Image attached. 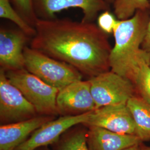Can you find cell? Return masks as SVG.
I'll return each mask as SVG.
<instances>
[{
    "label": "cell",
    "mask_w": 150,
    "mask_h": 150,
    "mask_svg": "<svg viewBox=\"0 0 150 150\" xmlns=\"http://www.w3.org/2000/svg\"><path fill=\"white\" fill-rule=\"evenodd\" d=\"M142 143L131 146L127 147L122 150H141V144Z\"/></svg>",
    "instance_id": "7402d4cb"
},
{
    "label": "cell",
    "mask_w": 150,
    "mask_h": 150,
    "mask_svg": "<svg viewBox=\"0 0 150 150\" xmlns=\"http://www.w3.org/2000/svg\"><path fill=\"white\" fill-rule=\"evenodd\" d=\"M51 150L48 146H44V147H42L40 148H38L37 150Z\"/></svg>",
    "instance_id": "cb8c5ba5"
},
{
    "label": "cell",
    "mask_w": 150,
    "mask_h": 150,
    "mask_svg": "<svg viewBox=\"0 0 150 150\" xmlns=\"http://www.w3.org/2000/svg\"><path fill=\"white\" fill-rule=\"evenodd\" d=\"M38 19L52 20L56 14L70 8H79L83 12L82 21L93 22L100 11H107L106 0H32Z\"/></svg>",
    "instance_id": "ba28073f"
},
{
    "label": "cell",
    "mask_w": 150,
    "mask_h": 150,
    "mask_svg": "<svg viewBox=\"0 0 150 150\" xmlns=\"http://www.w3.org/2000/svg\"><path fill=\"white\" fill-rule=\"evenodd\" d=\"M149 17L148 10L137 11L129 18L117 20L113 30L115 45L110 56V69L128 79L139 62L150 56L141 48Z\"/></svg>",
    "instance_id": "7a4b0ae2"
},
{
    "label": "cell",
    "mask_w": 150,
    "mask_h": 150,
    "mask_svg": "<svg viewBox=\"0 0 150 150\" xmlns=\"http://www.w3.org/2000/svg\"><path fill=\"white\" fill-rule=\"evenodd\" d=\"M89 113L54 118L35 130L16 150H36L42 147L54 145L65 132L71 127L85 123Z\"/></svg>",
    "instance_id": "9c48e42d"
},
{
    "label": "cell",
    "mask_w": 150,
    "mask_h": 150,
    "mask_svg": "<svg viewBox=\"0 0 150 150\" xmlns=\"http://www.w3.org/2000/svg\"><path fill=\"white\" fill-rule=\"evenodd\" d=\"M30 47L65 62L88 79L110 69L108 35L93 22L38 19Z\"/></svg>",
    "instance_id": "6da1fadb"
},
{
    "label": "cell",
    "mask_w": 150,
    "mask_h": 150,
    "mask_svg": "<svg viewBox=\"0 0 150 150\" xmlns=\"http://www.w3.org/2000/svg\"><path fill=\"white\" fill-rule=\"evenodd\" d=\"M141 48L150 55V13L146 35Z\"/></svg>",
    "instance_id": "44dd1931"
},
{
    "label": "cell",
    "mask_w": 150,
    "mask_h": 150,
    "mask_svg": "<svg viewBox=\"0 0 150 150\" xmlns=\"http://www.w3.org/2000/svg\"><path fill=\"white\" fill-rule=\"evenodd\" d=\"M86 127V141L90 150H122L142 143L135 134H120L97 126Z\"/></svg>",
    "instance_id": "4fadbf2b"
},
{
    "label": "cell",
    "mask_w": 150,
    "mask_h": 150,
    "mask_svg": "<svg viewBox=\"0 0 150 150\" xmlns=\"http://www.w3.org/2000/svg\"><path fill=\"white\" fill-rule=\"evenodd\" d=\"M0 17L9 20L28 36L33 37L36 33L35 27L26 21L12 5L10 0H0Z\"/></svg>",
    "instance_id": "ac0fdd59"
},
{
    "label": "cell",
    "mask_w": 150,
    "mask_h": 150,
    "mask_svg": "<svg viewBox=\"0 0 150 150\" xmlns=\"http://www.w3.org/2000/svg\"><path fill=\"white\" fill-rule=\"evenodd\" d=\"M129 80L134 85L137 96L150 103V56L139 62Z\"/></svg>",
    "instance_id": "2e32d148"
},
{
    "label": "cell",
    "mask_w": 150,
    "mask_h": 150,
    "mask_svg": "<svg viewBox=\"0 0 150 150\" xmlns=\"http://www.w3.org/2000/svg\"><path fill=\"white\" fill-rule=\"evenodd\" d=\"M107 3H111V2H113L114 0H106Z\"/></svg>",
    "instance_id": "d4e9b609"
},
{
    "label": "cell",
    "mask_w": 150,
    "mask_h": 150,
    "mask_svg": "<svg viewBox=\"0 0 150 150\" xmlns=\"http://www.w3.org/2000/svg\"><path fill=\"white\" fill-rule=\"evenodd\" d=\"M141 150H150V146L144 145V142L141 144Z\"/></svg>",
    "instance_id": "603a6c76"
},
{
    "label": "cell",
    "mask_w": 150,
    "mask_h": 150,
    "mask_svg": "<svg viewBox=\"0 0 150 150\" xmlns=\"http://www.w3.org/2000/svg\"><path fill=\"white\" fill-rule=\"evenodd\" d=\"M149 0H114L113 11L118 20H123L131 18L137 11L149 9Z\"/></svg>",
    "instance_id": "e0dca14e"
},
{
    "label": "cell",
    "mask_w": 150,
    "mask_h": 150,
    "mask_svg": "<svg viewBox=\"0 0 150 150\" xmlns=\"http://www.w3.org/2000/svg\"><path fill=\"white\" fill-rule=\"evenodd\" d=\"M28 38L19 28H1V69L7 72L25 69L23 51Z\"/></svg>",
    "instance_id": "8fae6325"
},
{
    "label": "cell",
    "mask_w": 150,
    "mask_h": 150,
    "mask_svg": "<svg viewBox=\"0 0 150 150\" xmlns=\"http://www.w3.org/2000/svg\"><path fill=\"white\" fill-rule=\"evenodd\" d=\"M85 126H97L115 132L135 134L134 120L127 104L108 105L89 113Z\"/></svg>",
    "instance_id": "30bf717a"
},
{
    "label": "cell",
    "mask_w": 150,
    "mask_h": 150,
    "mask_svg": "<svg viewBox=\"0 0 150 150\" xmlns=\"http://www.w3.org/2000/svg\"><path fill=\"white\" fill-rule=\"evenodd\" d=\"M16 10L27 23L35 28L38 18L33 8L32 0H12Z\"/></svg>",
    "instance_id": "d6986e66"
},
{
    "label": "cell",
    "mask_w": 150,
    "mask_h": 150,
    "mask_svg": "<svg viewBox=\"0 0 150 150\" xmlns=\"http://www.w3.org/2000/svg\"><path fill=\"white\" fill-rule=\"evenodd\" d=\"M88 80L96 109L108 105L127 104L130 98L137 96L132 82L112 70Z\"/></svg>",
    "instance_id": "5b68a950"
},
{
    "label": "cell",
    "mask_w": 150,
    "mask_h": 150,
    "mask_svg": "<svg viewBox=\"0 0 150 150\" xmlns=\"http://www.w3.org/2000/svg\"><path fill=\"white\" fill-rule=\"evenodd\" d=\"M54 118V116L38 115L26 121L1 125L0 150H16L35 130Z\"/></svg>",
    "instance_id": "7c38bea8"
},
{
    "label": "cell",
    "mask_w": 150,
    "mask_h": 150,
    "mask_svg": "<svg viewBox=\"0 0 150 150\" xmlns=\"http://www.w3.org/2000/svg\"><path fill=\"white\" fill-rule=\"evenodd\" d=\"M35 108L0 69V123H16L38 116Z\"/></svg>",
    "instance_id": "8992f818"
},
{
    "label": "cell",
    "mask_w": 150,
    "mask_h": 150,
    "mask_svg": "<svg viewBox=\"0 0 150 150\" xmlns=\"http://www.w3.org/2000/svg\"><path fill=\"white\" fill-rule=\"evenodd\" d=\"M56 107L60 116H78L95 110L89 80L76 81L59 89Z\"/></svg>",
    "instance_id": "52a82bcc"
},
{
    "label": "cell",
    "mask_w": 150,
    "mask_h": 150,
    "mask_svg": "<svg viewBox=\"0 0 150 150\" xmlns=\"http://www.w3.org/2000/svg\"><path fill=\"white\" fill-rule=\"evenodd\" d=\"M117 21L115 16L108 11L103 12L97 18L98 26L107 35L113 33Z\"/></svg>",
    "instance_id": "ffe728a7"
},
{
    "label": "cell",
    "mask_w": 150,
    "mask_h": 150,
    "mask_svg": "<svg viewBox=\"0 0 150 150\" xmlns=\"http://www.w3.org/2000/svg\"><path fill=\"white\" fill-rule=\"evenodd\" d=\"M87 127L75 126L65 132L54 144L53 150H90L86 141Z\"/></svg>",
    "instance_id": "9a60e30c"
},
{
    "label": "cell",
    "mask_w": 150,
    "mask_h": 150,
    "mask_svg": "<svg viewBox=\"0 0 150 150\" xmlns=\"http://www.w3.org/2000/svg\"><path fill=\"white\" fill-rule=\"evenodd\" d=\"M127 105L134 120L135 135L142 142L150 141V103L136 96L129 100Z\"/></svg>",
    "instance_id": "5bb4252c"
},
{
    "label": "cell",
    "mask_w": 150,
    "mask_h": 150,
    "mask_svg": "<svg viewBox=\"0 0 150 150\" xmlns=\"http://www.w3.org/2000/svg\"><path fill=\"white\" fill-rule=\"evenodd\" d=\"M5 73L9 81L35 108L38 115H59L56 107L59 88L49 85L26 69Z\"/></svg>",
    "instance_id": "277c9868"
},
{
    "label": "cell",
    "mask_w": 150,
    "mask_h": 150,
    "mask_svg": "<svg viewBox=\"0 0 150 150\" xmlns=\"http://www.w3.org/2000/svg\"><path fill=\"white\" fill-rule=\"evenodd\" d=\"M25 69L50 86L61 89L83 75L74 67L26 46L23 51Z\"/></svg>",
    "instance_id": "3957f363"
}]
</instances>
